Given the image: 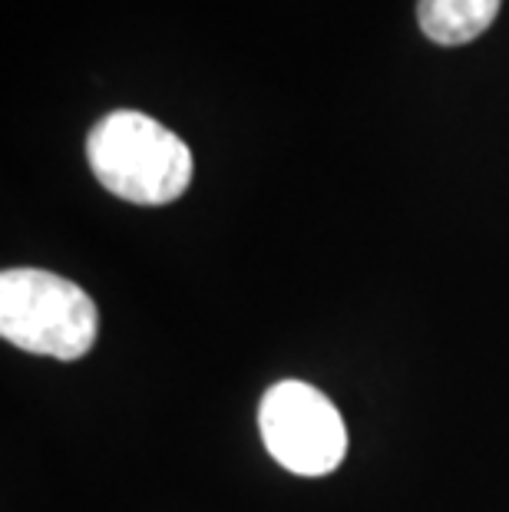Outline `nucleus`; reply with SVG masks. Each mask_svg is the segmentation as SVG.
<instances>
[{
    "mask_svg": "<svg viewBox=\"0 0 509 512\" xmlns=\"http://www.w3.org/2000/svg\"><path fill=\"white\" fill-rule=\"evenodd\" d=\"M258 430L265 450L295 476H328L348 453L338 407L305 380H281L262 397Z\"/></svg>",
    "mask_w": 509,
    "mask_h": 512,
    "instance_id": "7ed1b4c3",
    "label": "nucleus"
},
{
    "mask_svg": "<svg viewBox=\"0 0 509 512\" xmlns=\"http://www.w3.org/2000/svg\"><path fill=\"white\" fill-rule=\"evenodd\" d=\"M86 159L106 192L136 205L176 202L192 182L189 146L136 110L103 116L86 136Z\"/></svg>",
    "mask_w": 509,
    "mask_h": 512,
    "instance_id": "f257e3e1",
    "label": "nucleus"
},
{
    "mask_svg": "<svg viewBox=\"0 0 509 512\" xmlns=\"http://www.w3.org/2000/svg\"><path fill=\"white\" fill-rule=\"evenodd\" d=\"M500 14V0H420V30L443 47H460L490 30Z\"/></svg>",
    "mask_w": 509,
    "mask_h": 512,
    "instance_id": "20e7f679",
    "label": "nucleus"
},
{
    "mask_svg": "<svg viewBox=\"0 0 509 512\" xmlns=\"http://www.w3.org/2000/svg\"><path fill=\"white\" fill-rule=\"evenodd\" d=\"M100 314L80 285L40 268L0 275V334L27 354L80 361L93 351Z\"/></svg>",
    "mask_w": 509,
    "mask_h": 512,
    "instance_id": "f03ea898",
    "label": "nucleus"
}]
</instances>
